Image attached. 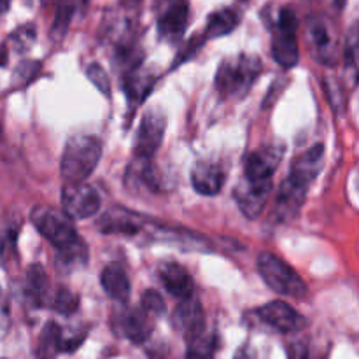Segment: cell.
Returning <instances> with one entry per match:
<instances>
[{"instance_id":"cell-3","label":"cell","mask_w":359,"mask_h":359,"mask_svg":"<svg viewBox=\"0 0 359 359\" xmlns=\"http://www.w3.org/2000/svg\"><path fill=\"white\" fill-rule=\"evenodd\" d=\"M258 272L266 286L277 294L290 298H304L307 294V286L304 279L280 258L272 252H262L256 259Z\"/></svg>"},{"instance_id":"cell-22","label":"cell","mask_w":359,"mask_h":359,"mask_svg":"<svg viewBox=\"0 0 359 359\" xmlns=\"http://www.w3.org/2000/svg\"><path fill=\"white\" fill-rule=\"evenodd\" d=\"M241 23V13L233 7H223V9L214 11L209 16L203 30V37L207 39H217L224 37V35L231 34L235 28Z\"/></svg>"},{"instance_id":"cell-6","label":"cell","mask_w":359,"mask_h":359,"mask_svg":"<svg viewBox=\"0 0 359 359\" xmlns=\"http://www.w3.org/2000/svg\"><path fill=\"white\" fill-rule=\"evenodd\" d=\"M165 130H167V116L160 107H153L142 116L139 130H137L133 153L140 160H151L163 144Z\"/></svg>"},{"instance_id":"cell-23","label":"cell","mask_w":359,"mask_h":359,"mask_svg":"<svg viewBox=\"0 0 359 359\" xmlns=\"http://www.w3.org/2000/svg\"><path fill=\"white\" fill-rule=\"evenodd\" d=\"M88 263V245L83 238L58 249L56 252V269L62 273H74L84 269Z\"/></svg>"},{"instance_id":"cell-5","label":"cell","mask_w":359,"mask_h":359,"mask_svg":"<svg viewBox=\"0 0 359 359\" xmlns=\"http://www.w3.org/2000/svg\"><path fill=\"white\" fill-rule=\"evenodd\" d=\"M298 18L291 7H283L279 11L276 25V34L272 39V56L279 65L291 69L300 60L297 41Z\"/></svg>"},{"instance_id":"cell-36","label":"cell","mask_w":359,"mask_h":359,"mask_svg":"<svg viewBox=\"0 0 359 359\" xmlns=\"http://www.w3.org/2000/svg\"><path fill=\"white\" fill-rule=\"evenodd\" d=\"M233 359H256V353L251 346H242Z\"/></svg>"},{"instance_id":"cell-37","label":"cell","mask_w":359,"mask_h":359,"mask_svg":"<svg viewBox=\"0 0 359 359\" xmlns=\"http://www.w3.org/2000/svg\"><path fill=\"white\" fill-rule=\"evenodd\" d=\"M7 65V49L6 46L0 44V67H6Z\"/></svg>"},{"instance_id":"cell-27","label":"cell","mask_w":359,"mask_h":359,"mask_svg":"<svg viewBox=\"0 0 359 359\" xmlns=\"http://www.w3.org/2000/svg\"><path fill=\"white\" fill-rule=\"evenodd\" d=\"M35 41H37V28H35L34 23L21 25L9 35L11 48L18 55H25V53L30 51L34 48Z\"/></svg>"},{"instance_id":"cell-28","label":"cell","mask_w":359,"mask_h":359,"mask_svg":"<svg viewBox=\"0 0 359 359\" xmlns=\"http://www.w3.org/2000/svg\"><path fill=\"white\" fill-rule=\"evenodd\" d=\"M49 307L58 312V314L69 316L76 312L77 307H79V297L72 290H69V287L58 286L56 290H53Z\"/></svg>"},{"instance_id":"cell-20","label":"cell","mask_w":359,"mask_h":359,"mask_svg":"<svg viewBox=\"0 0 359 359\" xmlns=\"http://www.w3.org/2000/svg\"><path fill=\"white\" fill-rule=\"evenodd\" d=\"M25 291H27L28 300L37 309L49 307L53 287L51 283H49L48 273H46V270L39 263L28 266L27 279H25Z\"/></svg>"},{"instance_id":"cell-30","label":"cell","mask_w":359,"mask_h":359,"mask_svg":"<svg viewBox=\"0 0 359 359\" xmlns=\"http://www.w3.org/2000/svg\"><path fill=\"white\" fill-rule=\"evenodd\" d=\"M41 70V62L37 60H23L21 63H18V67L14 69L13 83L16 86H27L32 79L39 74Z\"/></svg>"},{"instance_id":"cell-32","label":"cell","mask_w":359,"mask_h":359,"mask_svg":"<svg viewBox=\"0 0 359 359\" xmlns=\"http://www.w3.org/2000/svg\"><path fill=\"white\" fill-rule=\"evenodd\" d=\"M16 241L18 228H6L0 235V258L4 263H11V259L16 258Z\"/></svg>"},{"instance_id":"cell-35","label":"cell","mask_w":359,"mask_h":359,"mask_svg":"<svg viewBox=\"0 0 359 359\" xmlns=\"http://www.w3.org/2000/svg\"><path fill=\"white\" fill-rule=\"evenodd\" d=\"M9 321H11L9 302H7L6 294L0 291V339H2L4 333L7 332V328H9Z\"/></svg>"},{"instance_id":"cell-1","label":"cell","mask_w":359,"mask_h":359,"mask_svg":"<svg viewBox=\"0 0 359 359\" xmlns=\"http://www.w3.org/2000/svg\"><path fill=\"white\" fill-rule=\"evenodd\" d=\"M102 140L93 135H76L65 144L60 172L67 184L84 182L97 168L102 158Z\"/></svg>"},{"instance_id":"cell-19","label":"cell","mask_w":359,"mask_h":359,"mask_svg":"<svg viewBox=\"0 0 359 359\" xmlns=\"http://www.w3.org/2000/svg\"><path fill=\"white\" fill-rule=\"evenodd\" d=\"M100 284L104 287L105 294L111 300L118 302V304H125L130 298V293H132L128 273L119 263H111V265L102 270Z\"/></svg>"},{"instance_id":"cell-21","label":"cell","mask_w":359,"mask_h":359,"mask_svg":"<svg viewBox=\"0 0 359 359\" xmlns=\"http://www.w3.org/2000/svg\"><path fill=\"white\" fill-rule=\"evenodd\" d=\"M309 37H311L312 48H314V56L319 62L332 65L337 60V48L335 41L330 35V30L321 20L312 18L309 21Z\"/></svg>"},{"instance_id":"cell-2","label":"cell","mask_w":359,"mask_h":359,"mask_svg":"<svg viewBox=\"0 0 359 359\" xmlns=\"http://www.w3.org/2000/svg\"><path fill=\"white\" fill-rule=\"evenodd\" d=\"M263 70V62L255 55H238L223 60L216 72V90L223 98H242Z\"/></svg>"},{"instance_id":"cell-40","label":"cell","mask_w":359,"mask_h":359,"mask_svg":"<svg viewBox=\"0 0 359 359\" xmlns=\"http://www.w3.org/2000/svg\"><path fill=\"white\" fill-rule=\"evenodd\" d=\"M125 4H128V6H135V4H139L140 0H123Z\"/></svg>"},{"instance_id":"cell-13","label":"cell","mask_w":359,"mask_h":359,"mask_svg":"<svg viewBox=\"0 0 359 359\" xmlns=\"http://www.w3.org/2000/svg\"><path fill=\"white\" fill-rule=\"evenodd\" d=\"M226 181V168L216 160L196 161L191 170V184L203 196H216Z\"/></svg>"},{"instance_id":"cell-33","label":"cell","mask_w":359,"mask_h":359,"mask_svg":"<svg viewBox=\"0 0 359 359\" xmlns=\"http://www.w3.org/2000/svg\"><path fill=\"white\" fill-rule=\"evenodd\" d=\"M86 76L100 93H104L105 97L111 95V83H109V76L107 72L102 69L100 63H91V65L86 69Z\"/></svg>"},{"instance_id":"cell-11","label":"cell","mask_w":359,"mask_h":359,"mask_svg":"<svg viewBox=\"0 0 359 359\" xmlns=\"http://www.w3.org/2000/svg\"><path fill=\"white\" fill-rule=\"evenodd\" d=\"M256 316H258L265 325L272 326L277 332L283 333L302 332V330L309 325L307 319H305L300 312L294 311L290 304L280 300H273L262 305V307L256 311Z\"/></svg>"},{"instance_id":"cell-4","label":"cell","mask_w":359,"mask_h":359,"mask_svg":"<svg viewBox=\"0 0 359 359\" xmlns=\"http://www.w3.org/2000/svg\"><path fill=\"white\" fill-rule=\"evenodd\" d=\"M30 221L35 230L48 242H51L56 249L72 244L79 238L72 219L63 214L62 209H55L49 205L34 207L30 212Z\"/></svg>"},{"instance_id":"cell-9","label":"cell","mask_w":359,"mask_h":359,"mask_svg":"<svg viewBox=\"0 0 359 359\" xmlns=\"http://www.w3.org/2000/svg\"><path fill=\"white\" fill-rule=\"evenodd\" d=\"M286 147L284 144H266L259 147L255 153L249 154L244 160V174L245 179L251 181H269L276 174L277 167L283 161Z\"/></svg>"},{"instance_id":"cell-38","label":"cell","mask_w":359,"mask_h":359,"mask_svg":"<svg viewBox=\"0 0 359 359\" xmlns=\"http://www.w3.org/2000/svg\"><path fill=\"white\" fill-rule=\"evenodd\" d=\"M11 6V0H0V14L6 13Z\"/></svg>"},{"instance_id":"cell-8","label":"cell","mask_w":359,"mask_h":359,"mask_svg":"<svg viewBox=\"0 0 359 359\" xmlns=\"http://www.w3.org/2000/svg\"><path fill=\"white\" fill-rule=\"evenodd\" d=\"M272 189V179H269V181H251V179L244 177L235 188L233 198L241 212L248 219H256L265 209Z\"/></svg>"},{"instance_id":"cell-17","label":"cell","mask_w":359,"mask_h":359,"mask_svg":"<svg viewBox=\"0 0 359 359\" xmlns=\"http://www.w3.org/2000/svg\"><path fill=\"white\" fill-rule=\"evenodd\" d=\"M118 325L123 337L133 344L147 342L154 328L153 318L147 312H144L140 307L121 312V316L118 319Z\"/></svg>"},{"instance_id":"cell-12","label":"cell","mask_w":359,"mask_h":359,"mask_svg":"<svg viewBox=\"0 0 359 359\" xmlns=\"http://www.w3.org/2000/svg\"><path fill=\"white\" fill-rule=\"evenodd\" d=\"M309 186H305L304 182L297 181V179L290 177L287 175L283 181V184L279 186V191L276 196V205H273L272 217L277 223H287V221L293 219L298 212H300L302 205L305 202V196H307Z\"/></svg>"},{"instance_id":"cell-39","label":"cell","mask_w":359,"mask_h":359,"mask_svg":"<svg viewBox=\"0 0 359 359\" xmlns=\"http://www.w3.org/2000/svg\"><path fill=\"white\" fill-rule=\"evenodd\" d=\"M333 2L337 4V7H339V9H342V7H344V4H346L347 0H333Z\"/></svg>"},{"instance_id":"cell-14","label":"cell","mask_w":359,"mask_h":359,"mask_svg":"<svg viewBox=\"0 0 359 359\" xmlns=\"http://www.w3.org/2000/svg\"><path fill=\"white\" fill-rule=\"evenodd\" d=\"M189 23V6L186 0H174L158 20V35L165 42H177Z\"/></svg>"},{"instance_id":"cell-31","label":"cell","mask_w":359,"mask_h":359,"mask_svg":"<svg viewBox=\"0 0 359 359\" xmlns=\"http://www.w3.org/2000/svg\"><path fill=\"white\" fill-rule=\"evenodd\" d=\"M140 309L153 318V316H161L167 311L163 297L156 290H146L142 298H140Z\"/></svg>"},{"instance_id":"cell-10","label":"cell","mask_w":359,"mask_h":359,"mask_svg":"<svg viewBox=\"0 0 359 359\" xmlns=\"http://www.w3.org/2000/svg\"><path fill=\"white\" fill-rule=\"evenodd\" d=\"M172 325L184 337L186 342H191L205 333V312L195 294L181 300V304L175 307L172 314Z\"/></svg>"},{"instance_id":"cell-15","label":"cell","mask_w":359,"mask_h":359,"mask_svg":"<svg viewBox=\"0 0 359 359\" xmlns=\"http://www.w3.org/2000/svg\"><path fill=\"white\" fill-rule=\"evenodd\" d=\"M158 276H160L163 287L172 297L179 298V300H186V298H191L195 294L193 293L195 291V283H193L191 273L181 263H161L160 270H158Z\"/></svg>"},{"instance_id":"cell-26","label":"cell","mask_w":359,"mask_h":359,"mask_svg":"<svg viewBox=\"0 0 359 359\" xmlns=\"http://www.w3.org/2000/svg\"><path fill=\"white\" fill-rule=\"evenodd\" d=\"M60 337H62V328L55 323H48L39 337L37 356L41 359H53L60 353Z\"/></svg>"},{"instance_id":"cell-7","label":"cell","mask_w":359,"mask_h":359,"mask_svg":"<svg viewBox=\"0 0 359 359\" xmlns=\"http://www.w3.org/2000/svg\"><path fill=\"white\" fill-rule=\"evenodd\" d=\"M102 200L97 189L86 182L65 184L62 189V210L70 219H90L100 210Z\"/></svg>"},{"instance_id":"cell-18","label":"cell","mask_w":359,"mask_h":359,"mask_svg":"<svg viewBox=\"0 0 359 359\" xmlns=\"http://www.w3.org/2000/svg\"><path fill=\"white\" fill-rule=\"evenodd\" d=\"M323 167H325V146L323 144H316L311 149L305 151L304 154L297 158L291 165L290 177L297 179V181L304 182L311 188L314 179L321 174Z\"/></svg>"},{"instance_id":"cell-16","label":"cell","mask_w":359,"mask_h":359,"mask_svg":"<svg viewBox=\"0 0 359 359\" xmlns=\"http://www.w3.org/2000/svg\"><path fill=\"white\" fill-rule=\"evenodd\" d=\"M146 217L133 214L126 209H114L111 212L105 214L100 221H98V230L102 233L109 235H128V237H135L137 233L144 230L146 226Z\"/></svg>"},{"instance_id":"cell-42","label":"cell","mask_w":359,"mask_h":359,"mask_svg":"<svg viewBox=\"0 0 359 359\" xmlns=\"http://www.w3.org/2000/svg\"><path fill=\"white\" fill-rule=\"evenodd\" d=\"M241 2H248V0H241Z\"/></svg>"},{"instance_id":"cell-24","label":"cell","mask_w":359,"mask_h":359,"mask_svg":"<svg viewBox=\"0 0 359 359\" xmlns=\"http://www.w3.org/2000/svg\"><path fill=\"white\" fill-rule=\"evenodd\" d=\"M154 83H156V76L149 72H142V70L135 69L133 72L126 74L125 77V93L128 97L130 105H139L146 100L147 95L153 90Z\"/></svg>"},{"instance_id":"cell-41","label":"cell","mask_w":359,"mask_h":359,"mask_svg":"<svg viewBox=\"0 0 359 359\" xmlns=\"http://www.w3.org/2000/svg\"><path fill=\"white\" fill-rule=\"evenodd\" d=\"M0 137H2V126H0Z\"/></svg>"},{"instance_id":"cell-34","label":"cell","mask_w":359,"mask_h":359,"mask_svg":"<svg viewBox=\"0 0 359 359\" xmlns=\"http://www.w3.org/2000/svg\"><path fill=\"white\" fill-rule=\"evenodd\" d=\"M346 65L353 70V76L356 77V65H358V37H356V25L351 28L349 35L346 41Z\"/></svg>"},{"instance_id":"cell-25","label":"cell","mask_w":359,"mask_h":359,"mask_svg":"<svg viewBox=\"0 0 359 359\" xmlns=\"http://www.w3.org/2000/svg\"><path fill=\"white\" fill-rule=\"evenodd\" d=\"M74 13H76V0H58L55 20H53L51 30H49V35L55 41H62L65 37L67 32H69Z\"/></svg>"},{"instance_id":"cell-29","label":"cell","mask_w":359,"mask_h":359,"mask_svg":"<svg viewBox=\"0 0 359 359\" xmlns=\"http://www.w3.org/2000/svg\"><path fill=\"white\" fill-rule=\"evenodd\" d=\"M216 337L203 333L198 339L188 342V353L186 359H212L216 353Z\"/></svg>"}]
</instances>
